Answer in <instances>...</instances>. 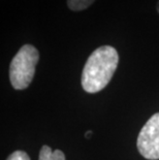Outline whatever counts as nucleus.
Returning <instances> with one entry per match:
<instances>
[{"label": "nucleus", "mask_w": 159, "mask_h": 160, "mask_svg": "<svg viewBox=\"0 0 159 160\" xmlns=\"http://www.w3.org/2000/svg\"><path fill=\"white\" fill-rule=\"evenodd\" d=\"M119 62L115 48L102 46L88 58L82 73L83 89L88 93H97L107 87Z\"/></svg>", "instance_id": "nucleus-1"}, {"label": "nucleus", "mask_w": 159, "mask_h": 160, "mask_svg": "<svg viewBox=\"0 0 159 160\" xmlns=\"http://www.w3.org/2000/svg\"><path fill=\"white\" fill-rule=\"evenodd\" d=\"M38 59V51L31 45H25L19 50L9 66V80L15 89L23 90L29 86L34 77Z\"/></svg>", "instance_id": "nucleus-2"}, {"label": "nucleus", "mask_w": 159, "mask_h": 160, "mask_svg": "<svg viewBox=\"0 0 159 160\" xmlns=\"http://www.w3.org/2000/svg\"><path fill=\"white\" fill-rule=\"evenodd\" d=\"M137 145L143 157L149 160L159 159V113L152 116L144 125Z\"/></svg>", "instance_id": "nucleus-3"}, {"label": "nucleus", "mask_w": 159, "mask_h": 160, "mask_svg": "<svg viewBox=\"0 0 159 160\" xmlns=\"http://www.w3.org/2000/svg\"><path fill=\"white\" fill-rule=\"evenodd\" d=\"M38 160H65V156L60 150L53 151L49 146L45 145L40 149Z\"/></svg>", "instance_id": "nucleus-4"}, {"label": "nucleus", "mask_w": 159, "mask_h": 160, "mask_svg": "<svg viewBox=\"0 0 159 160\" xmlns=\"http://www.w3.org/2000/svg\"><path fill=\"white\" fill-rule=\"evenodd\" d=\"M94 2V0H67V5L72 11H83Z\"/></svg>", "instance_id": "nucleus-5"}, {"label": "nucleus", "mask_w": 159, "mask_h": 160, "mask_svg": "<svg viewBox=\"0 0 159 160\" xmlns=\"http://www.w3.org/2000/svg\"><path fill=\"white\" fill-rule=\"evenodd\" d=\"M6 160H30V157L24 151H16L12 153Z\"/></svg>", "instance_id": "nucleus-6"}, {"label": "nucleus", "mask_w": 159, "mask_h": 160, "mask_svg": "<svg viewBox=\"0 0 159 160\" xmlns=\"http://www.w3.org/2000/svg\"><path fill=\"white\" fill-rule=\"evenodd\" d=\"M86 138H91V135H92V131H88V132H86Z\"/></svg>", "instance_id": "nucleus-7"}, {"label": "nucleus", "mask_w": 159, "mask_h": 160, "mask_svg": "<svg viewBox=\"0 0 159 160\" xmlns=\"http://www.w3.org/2000/svg\"><path fill=\"white\" fill-rule=\"evenodd\" d=\"M157 11H158V12H159V2H158V4H157Z\"/></svg>", "instance_id": "nucleus-8"}]
</instances>
